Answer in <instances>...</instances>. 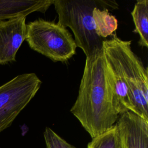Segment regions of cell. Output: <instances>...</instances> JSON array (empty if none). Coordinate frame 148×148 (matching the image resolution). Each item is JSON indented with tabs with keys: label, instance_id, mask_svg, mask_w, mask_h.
<instances>
[{
	"label": "cell",
	"instance_id": "obj_1",
	"mask_svg": "<svg viewBox=\"0 0 148 148\" xmlns=\"http://www.w3.org/2000/svg\"><path fill=\"white\" fill-rule=\"evenodd\" d=\"M71 112L92 138L116 123L119 114L113 105L103 48L86 57L78 95Z\"/></svg>",
	"mask_w": 148,
	"mask_h": 148
},
{
	"label": "cell",
	"instance_id": "obj_8",
	"mask_svg": "<svg viewBox=\"0 0 148 148\" xmlns=\"http://www.w3.org/2000/svg\"><path fill=\"white\" fill-rule=\"evenodd\" d=\"M116 130L123 148H148V121L128 111L117 121Z\"/></svg>",
	"mask_w": 148,
	"mask_h": 148
},
{
	"label": "cell",
	"instance_id": "obj_13",
	"mask_svg": "<svg viewBox=\"0 0 148 148\" xmlns=\"http://www.w3.org/2000/svg\"><path fill=\"white\" fill-rule=\"evenodd\" d=\"M43 135L46 148H76L68 143L49 127L45 128Z\"/></svg>",
	"mask_w": 148,
	"mask_h": 148
},
{
	"label": "cell",
	"instance_id": "obj_10",
	"mask_svg": "<svg viewBox=\"0 0 148 148\" xmlns=\"http://www.w3.org/2000/svg\"><path fill=\"white\" fill-rule=\"evenodd\" d=\"M135 29L139 36L138 43L140 46L148 47V1L138 0L131 12Z\"/></svg>",
	"mask_w": 148,
	"mask_h": 148
},
{
	"label": "cell",
	"instance_id": "obj_5",
	"mask_svg": "<svg viewBox=\"0 0 148 148\" xmlns=\"http://www.w3.org/2000/svg\"><path fill=\"white\" fill-rule=\"evenodd\" d=\"M41 84L35 73H28L19 75L0 86V132L11 125Z\"/></svg>",
	"mask_w": 148,
	"mask_h": 148
},
{
	"label": "cell",
	"instance_id": "obj_9",
	"mask_svg": "<svg viewBox=\"0 0 148 148\" xmlns=\"http://www.w3.org/2000/svg\"><path fill=\"white\" fill-rule=\"evenodd\" d=\"M54 0H0V21L26 17L34 12L45 13Z\"/></svg>",
	"mask_w": 148,
	"mask_h": 148
},
{
	"label": "cell",
	"instance_id": "obj_6",
	"mask_svg": "<svg viewBox=\"0 0 148 148\" xmlns=\"http://www.w3.org/2000/svg\"><path fill=\"white\" fill-rule=\"evenodd\" d=\"M102 48L106 63V75L112 93L113 107L118 114L128 111L132 112L128 88L119 62L105 40H103Z\"/></svg>",
	"mask_w": 148,
	"mask_h": 148
},
{
	"label": "cell",
	"instance_id": "obj_12",
	"mask_svg": "<svg viewBox=\"0 0 148 148\" xmlns=\"http://www.w3.org/2000/svg\"><path fill=\"white\" fill-rule=\"evenodd\" d=\"M87 148H123L116 125L103 134L92 138Z\"/></svg>",
	"mask_w": 148,
	"mask_h": 148
},
{
	"label": "cell",
	"instance_id": "obj_2",
	"mask_svg": "<svg viewBox=\"0 0 148 148\" xmlns=\"http://www.w3.org/2000/svg\"><path fill=\"white\" fill-rule=\"evenodd\" d=\"M103 1L54 0L53 5L58 16V24L69 27L73 32L77 47L86 57L102 49L103 39L97 35L92 18L95 7L102 6Z\"/></svg>",
	"mask_w": 148,
	"mask_h": 148
},
{
	"label": "cell",
	"instance_id": "obj_7",
	"mask_svg": "<svg viewBox=\"0 0 148 148\" xmlns=\"http://www.w3.org/2000/svg\"><path fill=\"white\" fill-rule=\"evenodd\" d=\"M26 35L25 17L0 21V65L16 61V53Z\"/></svg>",
	"mask_w": 148,
	"mask_h": 148
},
{
	"label": "cell",
	"instance_id": "obj_4",
	"mask_svg": "<svg viewBox=\"0 0 148 148\" xmlns=\"http://www.w3.org/2000/svg\"><path fill=\"white\" fill-rule=\"evenodd\" d=\"M26 41L34 51L54 62H65L76 54L71 34L54 21L38 18L27 25Z\"/></svg>",
	"mask_w": 148,
	"mask_h": 148
},
{
	"label": "cell",
	"instance_id": "obj_3",
	"mask_svg": "<svg viewBox=\"0 0 148 148\" xmlns=\"http://www.w3.org/2000/svg\"><path fill=\"white\" fill-rule=\"evenodd\" d=\"M105 40L121 66L128 88L132 112L148 121L147 68L132 50L131 40H123L116 35Z\"/></svg>",
	"mask_w": 148,
	"mask_h": 148
},
{
	"label": "cell",
	"instance_id": "obj_11",
	"mask_svg": "<svg viewBox=\"0 0 148 148\" xmlns=\"http://www.w3.org/2000/svg\"><path fill=\"white\" fill-rule=\"evenodd\" d=\"M92 18L95 32L101 38L112 35L117 28V18L109 12L107 8L101 9L95 7L92 11Z\"/></svg>",
	"mask_w": 148,
	"mask_h": 148
}]
</instances>
